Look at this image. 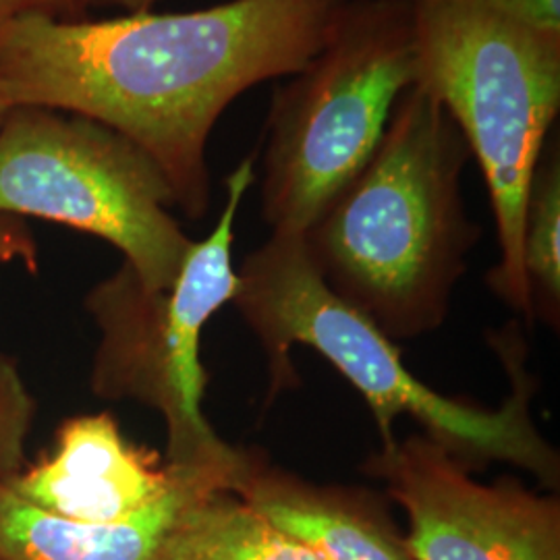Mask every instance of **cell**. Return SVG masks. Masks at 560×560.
<instances>
[{
  "label": "cell",
  "instance_id": "cell-1",
  "mask_svg": "<svg viewBox=\"0 0 560 560\" xmlns=\"http://www.w3.org/2000/svg\"><path fill=\"white\" fill-rule=\"evenodd\" d=\"M353 2L231 0L101 21L30 15L0 27V83L11 106L80 115L133 141L196 221L210 206L206 145L226 106L301 71Z\"/></svg>",
  "mask_w": 560,
  "mask_h": 560
},
{
  "label": "cell",
  "instance_id": "cell-2",
  "mask_svg": "<svg viewBox=\"0 0 560 560\" xmlns=\"http://www.w3.org/2000/svg\"><path fill=\"white\" fill-rule=\"evenodd\" d=\"M471 150L441 102L402 92L372 159L303 235L322 279L390 340L441 326L480 226L460 175Z\"/></svg>",
  "mask_w": 560,
  "mask_h": 560
},
{
  "label": "cell",
  "instance_id": "cell-3",
  "mask_svg": "<svg viewBox=\"0 0 560 560\" xmlns=\"http://www.w3.org/2000/svg\"><path fill=\"white\" fill-rule=\"evenodd\" d=\"M237 277L231 303L268 358V399L300 382L291 349L305 345L330 361L365 399L382 444L395 441V420L409 416L423 428V436L467 467L501 460L529 471L544 486H559V453L541 436L529 411L536 384L525 372L520 340L499 337L497 349L513 390L501 407L486 409L444 397L416 378L402 363L399 347L322 279L303 235L272 233L245 256Z\"/></svg>",
  "mask_w": 560,
  "mask_h": 560
},
{
  "label": "cell",
  "instance_id": "cell-4",
  "mask_svg": "<svg viewBox=\"0 0 560 560\" xmlns=\"http://www.w3.org/2000/svg\"><path fill=\"white\" fill-rule=\"evenodd\" d=\"M416 83L441 102L478 161L501 260L488 284L534 318L521 261L523 214L541 148L560 110V36L504 20L478 0H411Z\"/></svg>",
  "mask_w": 560,
  "mask_h": 560
},
{
  "label": "cell",
  "instance_id": "cell-5",
  "mask_svg": "<svg viewBox=\"0 0 560 560\" xmlns=\"http://www.w3.org/2000/svg\"><path fill=\"white\" fill-rule=\"evenodd\" d=\"M275 92L261 214L305 235L376 152L395 104L418 78L411 0H355L330 40Z\"/></svg>",
  "mask_w": 560,
  "mask_h": 560
},
{
  "label": "cell",
  "instance_id": "cell-6",
  "mask_svg": "<svg viewBox=\"0 0 560 560\" xmlns=\"http://www.w3.org/2000/svg\"><path fill=\"white\" fill-rule=\"evenodd\" d=\"M254 180L249 156L226 177L221 217L206 240L194 241L173 287L150 291L122 261L85 298L102 332L92 390L156 409L166 423V460L175 465L237 471L249 453L226 444L206 420L208 374L200 353L206 324L240 287L235 222Z\"/></svg>",
  "mask_w": 560,
  "mask_h": 560
},
{
  "label": "cell",
  "instance_id": "cell-7",
  "mask_svg": "<svg viewBox=\"0 0 560 560\" xmlns=\"http://www.w3.org/2000/svg\"><path fill=\"white\" fill-rule=\"evenodd\" d=\"M171 206L159 164L98 120L13 106L0 122V214L108 241L150 291L173 287L194 245Z\"/></svg>",
  "mask_w": 560,
  "mask_h": 560
},
{
  "label": "cell",
  "instance_id": "cell-8",
  "mask_svg": "<svg viewBox=\"0 0 560 560\" xmlns=\"http://www.w3.org/2000/svg\"><path fill=\"white\" fill-rule=\"evenodd\" d=\"M361 469L405 511L416 560H560L557 497L513 478L481 483L423 434L382 444Z\"/></svg>",
  "mask_w": 560,
  "mask_h": 560
},
{
  "label": "cell",
  "instance_id": "cell-9",
  "mask_svg": "<svg viewBox=\"0 0 560 560\" xmlns=\"http://www.w3.org/2000/svg\"><path fill=\"white\" fill-rule=\"evenodd\" d=\"M196 469L127 441L115 416L101 411L62 421L52 453L0 486L62 520L117 523L164 499Z\"/></svg>",
  "mask_w": 560,
  "mask_h": 560
},
{
  "label": "cell",
  "instance_id": "cell-10",
  "mask_svg": "<svg viewBox=\"0 0 560 560\" xmlns=\"http://www.w3.org/2000/svg\"><path fill=\"white\" fill-rule=\"evenodd\" d=\"M233 492L324 560H416L374 492L303 480L256 453Z\"/></svg>",
  "mask_w": 560,
  "mask_h": 560
},
{
  "label": "cell",
  "instance_id": "cell-11",
  "mask_svg": "<svg viewBox=\"0 0 560 560\" xmlns=\"http://www.w3.org/2000/svg\"><path fill=\"white\" fill-rule=\"evenodd\" d=\"M241 471L196 469L164 499L117 523L62 520L0 486V560H152L180 511L210 490H233Z\"/></svg>",
  "mask_w": 560,
  "mask_h": 560
},
{
  "label": "cell",
  "instance_id": "cell-12",
  "mask_svg": "<svg viewBox=\"0 0 560 560\" xmlns=\"http://www.w3.org/2000/svg\"><path fill=\"white\" fill-rule=\"evenodd\" d=\"M152 560H324L266 520L233 490L189 502L164 534Z\"/></svg>",
  "mask_w": 560,
  "mask_h": 560
},
{
  "label": "cell",
  "instance_id": "cell-13",
  "mask_svg": "<svg viewBox=\"0 0 560 560\" xmlns=\"http://www.w3.org/2000/svg\"><path fill=\"white\" fill-rule=\"evenodd\" d=\"M523 272L534 316L559 324L560 310V148L559 138L546 141L529 183L523 243Z\"/></svg>",
  "mask_w": 560,
  "mask_h": 560
},
{
  "label": "cell",
  "instance_id": "cell-14",
  "mask_svg": "<svg viewBox=\"0 0 560 560\" xmlns=\"http://www.w3.org/2000/svg\"><path fill=\"white\" fill-rule=\"evenodd\" d=\"M36 420V400L30 395L13 361L0 355V483L25 467V441Z\"/></svg>",
  "mask_w": 560,
  "mask_h": 560
},
{
  "label": "cell",
  "instance_id": "cell-15",
  "mask_svg": "<svg viewBox=\"0 0 560 560\" xmlns=\"http://www.w3.org/2000/svg\"><path fill=\"white\" fill-rule=\"evenodd\" d=\"M504 20L527 30L560 36V0H478Z\"/></svg>",
  "mask_w": 560,
  "mask_h": 560
},
{
  "label": "cell",
  "instance_id": "cell-16",
  "mask_svg": "<svg viewBox=\"0 0 560 560\" xmlns=\"http://www.w3.org/2000/svg\"><path fill=\"white\" fill-rule=\"evenodd\" d=\"M94 4H101V0H0V27L30 15L80 20Z\"/></svg>",
  "mask_w": 560,
  "mask_h": 560
},
{
  "label": "cell",
  "instance_id": "cell-17",
  "mask_svg": "<svg viewBox=\"0 0 560 560\" xmlns=\"http://www.w3.org/2000/svg\"><path fill=\"white\" fill-rule=\"evenodd\" d=\"M21 261L30 272H38V243L23 219L0 214V264Z\"/></svg>",
  "mask_w": 560,
  "mask_h": 560
},
{
  "label": "cell",
  "instance_id": "cell-18",
  "mask_svg": "<svg viewBox=\"0 0 560 560\" xmlns=\"http://www.w3.org/2000/svg\"><path fill=\"white\" fill-rule=\"evenodd\" d=\"M156 2H161V0H101V4H113V7H119L129 13L150 11Z\"/></svg>",
  "mask_w": 560,
  "mask_h": 560
},
{
  "label": "cell",
  "instance_id": "cell-19",
  "mask_svg": "<svg viewBox=\"0 0 560 560\" xmlns=\"http://www.w3.org/2000/svg\"><path fill=\"white\" fill-rule=\"evenodd\" d=\"M11 108H13V106H11V102H9L7 94H4V90H2V83H0V122L4 120L7 113H9Z\"/></svg>",
  "mask_w": 560,
  "mask_h": 560
}]
</instances>
